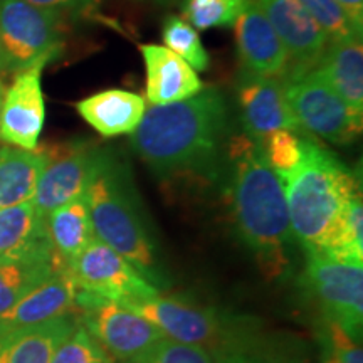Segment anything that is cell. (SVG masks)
Masks as SVG:
<instances>
[{"label":"cell","instance_id":"cell-1","mask_svg":"<svg viewBox=\"0 0 363 363\" xmlns=\"http://www.w3.org/2000/svg\"><path fill=\"white\" fill-rule=\"evenodd\" d=\"M227 202L235 229L267 278L289 264V227L283 182L267 162L262 145L246 133L233 136L229 148Z\"/></svg>","mask_w":363,"mask_h":363},{"label":"cell","instance_id":"cell-2","mask_svg":"<svg viewBox=\"0 0 363 363\" xmlns=\"http://www.w3.org/2000/svg\"><path fill=\"white\" fill-rule=\"evenodd\" d=\"M225 130V98L217 88H203L184 101L147 108L131 148L160 177L211 170Z\"/></svg>","mask_w":363,"mask_h":363},{"label":"cell","instance_id":"cell-3","mask_svg":"<svg viewBox=\"0 0 363 363\" xmlns=\"http://www.w3.org/2000/svg\"><path fill=\"white\" fill-rule=\"evenodd\" d=\"M279 179L293 239L306 254H320L360 194L357 177L330 150L303 138L301 162Z\"/></svg>","mask_w":363,"mask_h":363},{"label":"cell","instance_id":"cell-4","mask_svg":"<svg viewBox=\"0 0 363 363\" xmlns=\"http://www.w3.org/2000/svg\"><path fill=\"white\" fill-rule=\"evenodd\" d=\"M84 197L94 235L121 254L160 291L162 286L167 284V278L155 239L128 169L110 150H104Z\"/></svg>","mask_w":363,"mask_h":363},{"label":"cell","instance_id":"cell-5","mask_svg":"<svg viewBox=\"0 0 363 363\" xmlns=\"http://www.w3.org/2000/svg\"><path fill=\"white\" fill-rule=\"evenodd\" d=\"M162 331L165 338L179 343L197 345L214 357L256 331L257 323L249 318L229 315L216 308L194 305L185 299L155 296L126 305Z\"/></svg>","mask_w":363,"mask_h":363},{"label":"cell","instance_id":"cell-6","mask_svg":"<svg viewBox=\"0 0 363 363\" xmlns=\"http://www.w3.org/2000/svg\"><path fill=\"white\" fill-rule=\"evenodd\" d=\"M65 21L59 12L27 0H0V39L9 72L48 66L62 52Z\"/></svg>","mask_w":363,"mask_h":363},{"label":"cell","instance_id":"cell-7","mask_svg":"<svg viewBox=\"0 0 363 363\" xmlns=\"http://www.w3.org/2000/svg\"><path fill=\"white\" fill-rule=\"evenodd\" d=\"M66 269L76 284V305L115 301L126 306L160 293L131 262L98 238Z\"/></svg>","mask_w":363,"mask_h":363},{"label":"cell","instance_id":"cell-8","mask_svg":"<svg viewBox=\"0 0 363 363\" xmlns=\"http://www.w3.org/2000/svg\"><path fill=\"white\" fill-rule=\"evenodd\" d=\"M286 96L301 133L335 145L355 142L362 133L363 116L357 115L315 69L286 79Z\"/></svg>","mask_w":363,"mask_h":363},{"label":"cell","instance_id":"cell-9","mask_svg":"<svg viewBox=\"0 0 363 363\" xmlns=\"http://www.w3.org/2000/svg\"><path fill=\"white\" fill-rule=\"evenodd\" d=\"M305 284L323 311V318L338 323L362 342L363 264L308 254Z\"/></svg>","mask_w":363,"mask_h":363},{"label":"cell","instance_id":"cell-10","mask_svg":"<svg viewBox=\"0 0 363 363\" xmlns=\"http://www.w3.org/2000/svg\"><path fill=\"white\" fill-rule=\"evenodd\" d=\"M45 153L48 162L39 177L33 203L39 214L48 219L57 207L83 197L101 163L104 148L79 140L45 148Z\"/></svg>","mask_w":363,"mask_h":363},{"label":"cell","instance_id":"cell-11","mask_svg":"<svg viewBox=\"0 0 363 363\" xmlns=\"http://www.w3.org/2000/svg\"><path fill=\"white\" fill-rule=\"evenodd\" d=\"M76 310L79 323L115 360H133L163 338L157 326L120 303L83 301Z\"/></svg>","mask_w":363,"mask_h":363},{"label":"cell","instance_id":"cell-12","mask_svg":"<svg viewBox=\"0 0 363 363\" xmlns=\"http://www.w3.org/2000/svg\"><path fill=\"white\" fill-rule=\"evenodd\" d=\"M45 65H35L16 72L7 86L0 110V142L22 150L39 148L44 130L45 101L43 71Z\"/></svg>","mask_w":363,"mask_h":363},{"label":"cell","instance_id":"cell-13","mask_svg":"<svg viewBox=\"0 0 363 363\" xmlns=\"http://www.w3.org/2000/svg\"><path fill=\"white\" fill-rule=\"evenodd\" d=\"M238 104L244 133L256 142L262 143L281 130L301 135L286 96L284 78L242 72L238 81Z\"/></svg>","mask_w":363,"mask_h":363},{"label":"cell","instance_id":"cell-14","mask_svg":"<svg viewBox=\"0 0 363 363\" xmlns=\"http://www.w3.org/2000/svg\"><path fill=\"white\" fill-rule=\"evenodd\" d=\"M272 29L289 54L288 78L315 69L318 59L328 45V35L298 0H256Z\"/></svg>","mask_w":363,"mask_h":363},{"label":"cell","instance_id":"cell-15","mask_svg":"<svg viewBox=\"0 0 363 363\" xmlns=\"http://www.w3.org/2000/svg\"><path fill=\"white\" fill-rule=\"evenodd\" d=\"M234 30L235 49L244 72L266 78H286L289 54L256 0H247L234 22Z\"/></svg>","mask_w":363,"mask_h":363},{"label":"cell","instance_id":"cell-16","mask_svg":"<svg viewBox=\"0 0 363 363\" xmlns=\"http://www.w3.org/2000/svg\"><path fill=\"white\" fill-rule=\"evenodd\" d=\"M76 310V284L67 269L56 271L0 315V338Z\"/></svg>","mask_w":363,"mask_h":363},{"label":"cell","instance_id":"cell-17","mask_svg":"<svg viewBox=\"0 0 363 363\" xmlns=\"http://www.w3.org/2000/svg\"><path fill=\"white\" fill-rule=\"evenodd\" d=\"M0 259L54 261L61 267L48 234V219L33 201L0 208Z\"/></svg>","mask_w":363,"mask_h":363},{"label":"cell","instance_id":"cell-18","mask_svg":"<svg viewBox=\"0 0 363 363\" xmlns=\"http://www.w3.org/2000/svg\"><path fill=\"white\" fill-rule=\"evenodd\" d=\"M140 51L147 67V99L153 106L184 101L206 88L197 71L165 45L143 44Z\"/></svg>","mask_w":363,"mask_h":363},{"label":"cell","instance_id":"cell-19","mask_svg":"<svg viewBox=\"0 0 363 363\" xmlns=\"http://www.w3.org/2000/svg\"><path fill=\"white\" fill-rule=\"evenodd\" d=\"M315 71L363 116V45L362 34L331 39L318 59Z\"/></svg>","mask_w":363,"mask_h":363},{"label":"cell","instance_id":"cell-20","mask_svg":"<svg viewBox=\"0 0 363 363\" xmlns=\"http://www.w3.org/2000/svg\"><path fill=\"white\" fill-rule=\"evenodd\" d=\"M145 110V98L126 89H104L76 103L79 116L104 138L133 133Z\"/></svg>","mask_w":363,"mask_h":363},{"label":"cell","instance_id":"cell-21","mask_svg":"<svg viewBox=\"0 0 363 363\" xmlns=\"http://www.w3.org/2000/svg\"><path fill=\"white\" fill-rule=\"evenodd\" d=\"M76 325L78 318L69 313L13 331L0 343V363H51L56 348Z\"/></svg>","mask_w":363,"mask_h":363},{"label":"cell","instance_id":"cell-22","mask_svg":"<svg viewBox=\"0 0 363 363\" xmlns=\"http://www.w3.org/2000/svg\"><path fill=\"white\" fill-rule=\"evenodd\" d=\"M45 162V148L22 150L0 143V208L33 201Z\"/></svg>","mask_w":363,"mask_h":363},{"label":"cell","instance_id":"cell-23","mask_svg":"<svg viewBox=\"0 0 363 363\" xmlns=\"http://www.w3.org/2000/svg\"><path fill=\"white\" fill-rule=\"evenodd\" d=\"M48 234L54 256L62 269H66L96 238L84 195L57 207L48 216Z\"/></svg>","mask_w":363,"mask_h":363},{"label":"cell","instance_id":"cell-24","mask_svg":"<svg viewBox=\"0 0 363 363\" xmlns=\"http://www.w3.org/2000/svg\"><path fill=\"white\" fill-rule=\"evenodd\" d=\"M56 271L54 261L0 259V315Z\"/></svg>","mask_w":363,"mask_h":363},{"label":"cell","instance_id":"cell-25","mask_svg":"<svg viewBox=\"0 0 363 363\" xmlns=\"http://www.w3.org/2000/svg\"><path fill=\"white\" fill-rule=\"evenodd\" d=\"M363 206L362 194L353 197V201L345 212L342 222L331 235L321 256L330 259L353 262L362 264L363 262Z\"/></svg>","mask_w":363,"mask_h":363},{"label":"cell","instance_id":"cell-26","mask_svg":"<svg viewBox=\"0 0 363 363\" xmlns=\"http://www.w3.org/2000/svg\"><path fill=\"white\" fill-rule=\"evenodd\" d=\"M162 39L165 48L184 59L195 71H207L211 67V56L203 48L201 35L187 21L169 16L163 22Z\"/></svg>","mask_w":363,"mask_h":363},{"label":"cell","instance_id":"cell-27","mask_svg":"<svg viewBox=\"0 0 363 363\" xmlns=\"http://www.w3.org/2000/svg\"><path fill=\"white\" fill-rule=\"evenodd\" d=\"M216 360L217 363H306L298 353L261 337L257 331L227 348Z\"/></svg>","mask_w":363,"mask_h":363},{"label":"cell","instance_id":"cell-28","mask_svg":"<svg viewBox=\"0 0 363 363\" xmlns=\"http://www.w3.org/2000/svg\"><path fill=\"white\" fill-rule=\"evenodd\" d=\"M247 0H185L184 17L195 30L233 27Z\"/></svg>","mask_w":363,"mask_h":363},{"label":"cell","instance_id":"cell-29","mask_svg":"<svg viewBox=\"0 0 363 363\" xmlns=\"http://www.w3.org/2000/svg\"><path fill=\"white\" fill-rule=\"evenodd\" d=\"M51 363H115V358L78 320V325L56 348Z\"/></svg>","mask_w":363,"mask_h":363},{"label":"cell","instance_id":"cell-30","mask_svg":"<svg viewBox=\"0 0 363 363\" xmlns=\"http://www.w3.org/2000/svg\"><path fill=\"white\" fill-rule=\"evenodd\" d=\"M298 2L315 19L330 40L362 34L363 27H358L353 22L337 0H298Z\"/></svg>","mask_w":363,"mask_h":363},{"label":"cell","instance_id":"cell-31","mask_svg":"<svg viewBox=\"0 0 363 363\" xmlns=\"http://www.w3.org/2000/svg\"><path fill=\"white\" fill-rule=\"evenodd\" d=\"M126 363H217L216 357L197 345L179 343L163 337L142 355Z\"/></svg>","mask_w":363,"mask_h":363},{"label":"cell","instance_id":"cell-32","mask_svg":"<svg viewBox=\"0 0 363 363\" xmlns=\"http://www.w3.org/2000/svg\"><path fill=\"white\" fill-rule=\"evenodd\" d=\"M261 145L267 162L279 177L289 174L301 162L303 136L294 131H276L267 136Z\"/></svg>","mask_w":363,"mask_h":363},{"label":"cell","instance_id":"cell-33","mask_svg":"<svg viewBox=\"0 0 363 363\" xmlns=\"http://www.w3.org/2000/svg\"><path fill=\"white\" fill-rule=\"evenodd\" d=\"M320 340L323 345V352L333 357L338 363H363L360 342L335 321L323 318Z\"/></svg>","mask_w":363,"mask_h":363},{"label":"cell","instance_id":"cell-34","mask_svg":"<svg viewBox=\"0 0 363 363\" xmlns=\"http://www.w3.org/2000/svg\"><path fill=\"white\" fill-rule=\"evenodd\" d=\"M27 2L44 9H51V11L65 16V13L88 12L96 0H27Z\"/></svg>","mask_w":363,"mask_h":363},{"label":"cell","instance_id":"cell-35","mask_svg":"<svg viewBox=\"0 0 363 363\" xmlns=\"http://www.w3.org/2000/svg\"><path fill=\"white\" fill-rule=\"evenodd\" d=\"M358 27L363 26V0H337Z\"/></svg>","mask_w":363,"mask_h":363},{"label":"cell","instance_id":"cell-36","mask_svg":"<svg viewBox=\"0 0 363 363\" xmlns=\"http://www.w3.org/2000/svg\"><path fill=\"white\" fill-rule=\"evenodd\" d=\"M6 72H9L7 57H6V52H4V48H2V39H0V76L6 74Z\"/></svg>","mask_w":363,"mask_h":363},{"label":"cell","instance_id":"cell-37","mask_svg":"<svg viewBox=\"0 0 363 363\" xmlns=\"http://www.w3.org/2000/svg\"><path fill=\"white\" fill-rule=\"evenodd\" d=\"M6 88H7L6 83H4L2 78H0V110H2V99H4V93H6Z\"/></svg>","mask_w":363,"mask_h":363},{"label":"cell","instance_id":"cell-38","mask_svg":"<svg viewBox=\"0 0 363 363\" xmlns=\"http://www.w3.org/2000/svg\"><path fill=\"white\" fill-rule=\"evenodd\" d=\"M320 363H338V362L335 360L333 357H330L328 353H325V352H323V357H321V362H320Z\"/></svg>","mask_w":363,"mask_h":363},{"label":"cell","instance_id":"cell-39","mask_svg":"<svg viewBox=\"0 0 363 363\" xmlns=\"http://www.w3.org/2000/svg\"><path fill=\"white\" fill-rule=\"evenodd\" d=\"M0 343H2V338H0Z\"/></svg>","mask_w":363,"mask_h":363}]
</instances>
